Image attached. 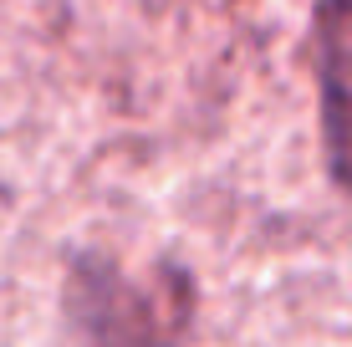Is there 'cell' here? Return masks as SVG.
I'll return each instance as SVG.
<instances>
[{
    "label": "cell",
    "instance_id": "obj_1",
    "mask_svg": "<svg viewBox=\"0 0 352 347\" xmlns=\"http://www.w3.org/2000/svg\"><path fill=\"white\" fill-rule=\"evenodd\" d=\"M189 276L168 266L164 291L133 281L107 250H77L62 281V317L72 347H184Z\"/></svg>",
    "mask_w": 352,
    "mask_h": 347
},
{
    "label": "cell",
    "instance_id": "obj_2",
    "mask_svg": "<svg viewBox=\"0 0 352 347\" xmlns=\"http://www.w3.org/2000/svg\"><path fill=\"white\" fill-rule=\"evenodd\" d=\"M307 56H311V77H317L327 174L342 194H352V0H317L311 5Z\"/></svg>",
    "mask_w": 352,
    "mask_h": 347
}]
</instances>
